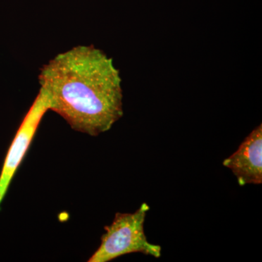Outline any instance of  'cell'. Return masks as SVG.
<instances>
[{
	"label": "cell",
	"instance_id": "6da1fadb",
	"mask_svg": "<svg viewBox=\"0 0 262 262\" xmlns=\"http://www.w3.org/2000/svg\"><path fill=\"white\" fill-rule=\"evenodd\" d=\"M39 92L73 130L97 136L123 115L120 71L101 50L79 46L43 66Z\"/></svg>",
	"mask_w": 262,
	"mask_h": 262
},
{
	"label": "cell",
	"instance_id": "7a4b0ae2",
	"mask_svg": "<svg viewBox=\"0 0 262 262\" xmlns=\"http://www.w3.org/2000/svg\"><path fill=\"white\" fill-rule=\"evenodd\" d=\"M149 206L146 203L134 213H117L111 225L105 227L101 245L89 262H108L133 253L155 258L161 256L159 245L150 244L144 232V222Z\"/></svg>",
	"mask_w": 262,
	"mask_h": 262
},
{
	"label": "cell",
	"instance_id": "3957f363",
	"mask_svg": "<svg viewBox=\"0 0 262 262\" xmlns=\"http://www.w3.org/2000/svg\"><path fill=\"white\" fill-rule=\"evenodd\" d=\"M48 110L47 100L39 91L7 153L0 174V206L8 192L17 169L20 166L29 146L32 144L39 123Z\"/></svg>",
	"mask_w": 262,
	"mask_h": 262
},
{
	"label": "cell",
	"instance_id": "277c9868",
	"mask_svg": "<svg viewBox=\"0 0 262 262\" xmlns=\"http://www.w3.org/2000/svg\"><path fill=\"white\" fill-rule=\"evenodd\" d=\"M223 165L233 173L239 186L261 184V124L251 131L235 152L224 160Z\"/></svg>",
	"mask_w": 262,
	"mask_h": 262
}]
</instances>
